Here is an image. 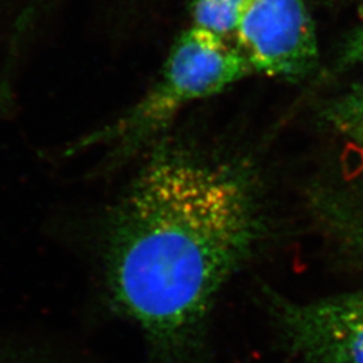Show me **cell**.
Segmentation results:
<instances>
[{
	"instance_id": "obj_1",
	"label": "cell",
	"mask_w": 363,
	"mask_h": 363,
	"mask_svg": "<svg viewBox=\"0 0 363 363\" xmlns=\"http://www.w3.org/2000/svg\"><path fill=\"white\" fill-rule=\"evenodd\" d=\"M256 234L235 169L179 148L152 156L117 205L106 277L117 307L157 342L191 337Z\"/></svg>"
},
{
	"instance_id": "obj_2",
	"label": "cell",
	"mask_w": 363,
	"mask_h": 363,
	"mask_svg": "<svg viewBox=\"0 0 363 363\" xmlns=\"http://www.w3.org/2000/svg\"><path fill=\"white\" fill-rule=\"evenodd\" d=\"M252 70L237 46L193 26L172 46L155 85L89 143L115 142L120 148H132L166 127L184 106L220 93Z\"/></svg>"
},
{
	"instance_id": "obj_3",
	"label": "cell",
	"mask_w": 363,
	"mask_h": 363,
	"mask_svg": "<svg viewBox=\"0 0 363 363\" xmlns=\"http://www.w3.org/2000/svg\"><path fill=\"white\" fill-rule=\"evenodd\" d=\"M235 35L252 69L269 77L298 81L318 62L316 31L304 0H253Z\"/></svg>"
},
{
	"instance_id": "obj_4",
	"label": "cell",
	"mask_w": 363,
	"mask_h": 363,
	"mask_svg": "<svg viewBox=\"0 0 363 363\" xmlns=\"http://www.w3.org/2000/svg\"><path fill=\"white\" fill-rule=\"evenodd\" d=\"M286 325L311 363H363V292L286 308Z\"/></svg>"
},
{
	"instance_id": "obj_5",
	"label": "cell",
	"mask_w": 363,
	"mask_h": 363,
	"mask_svg": "<svg viewBox=\"0 0 363 363\" xmlns=\"http://www.w3.org/2000/svg\"><path fill=\"white\" fill-rule=\"evenodd\" d=\"M252 1L253 0H194V27L226 39L237 34Z\"/></svg>"
},
{
	"instance_id": "obj_6",
	"label": "cell",
	"mask_w": 363,
	"mask_h": 363,
	"mask_svg": "<svg viewBox=\"0 0 363 363\" xmlns=\"http://www.w3.org/2000/svg\"><path fill=\"white\" fill-rule=\"evenodd\" d=\"M325 118L335 130L363 145V82L334 100Z\"/></svg>"
},
{
	"instance_id": "obj_7",
	"label": "cell",
	"mask_w": 363,
	"mask_h": 363,
	"mask_svg": "<svg viewBox=\"0 0 363 363\" xmlns=\"http://www.w3.org/2000/svg\"><path fill=\"white\" fill-rule=\"evenodd\" d=\"M340 64L342 66L363 64V25L358 27L346 40L342 49Z\"/></svg>"
}]
</instances>
